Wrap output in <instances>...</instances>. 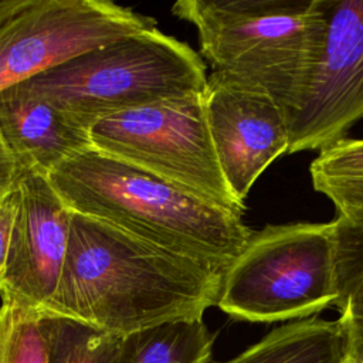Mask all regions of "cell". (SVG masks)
Here are the masks:
<instances>
[{"label": "cell", "mask_w": 363, "mask_h": 363, "mask_svg": "<svg viewBox=\"0 0 363 363\" xmlns=\"http://www.w3.org/2000/svg\"><path fill=\"white\" fill-rule=\"evenodd\" d=\"M0 139L20 172L44 176L94 147L91 129L16 86L0 92Z\"/></svg>", "instance_id": "8fae6325"}, {"label": "cell", "mask_w": 363, "mask_h": 363, "mask_svg": "<svg viewBox=\"0 0 363 363\" xmlns=\"http://www.w3.org/2000/svg\"><path fill=\"white\" fill-rule=\"evenodd\" d=\"M333 225L336 277L342 296L353 281L363 277V218L345 220L336 217Z\"/></svg>", "instance_id": "e0dca14e"}, {"label": "cell", "mask_w": 363, "mask_h": 363, "mask_svg": "<svg viewBox=\"0 0 363 363\" xmlns=\"http://www.w3.org/2000/svg\"><path fill=\"white\" fill-rule=\"evenodd\" d=\"M335 225L289 223L254 231L223 271L217 306L237 320L306 319L337 303Z\"/></svg>", "instance_id": "5b68a950"}, {"label": "cell", "mask_w": 363, "mask_h": 363, "mask_svg": "<svg viewBox=\"0 0 363 363\" xmlns=\"http://www.w3.org/2000/svg\"><path fill=\"white\" fill-rule=\"evenodd\" d=\"M363 119V0H328L320 54L286 115V153L322 150Z\"/></svg>", "instance_id": "ba28073f"}, {"label": "cell", "mask_w": 363, "mask_h": 363, "mask_svg": "<svg viewBox=\"0 0 363 363\" xmlns=\"http://www.w3.org/2000/svg\"><path fill=\"white\" fill-rule=\"evenodd\" d=\"M20 176V170L0 139V197L11 190Z\"/></svg>", "instance_id": "ffe728a7"}, {"label": "cell", "mask_w": 363, "mask_h": 363, "mask_svg": "<svg viewBox=\"0 0 363 363\" xmlns=\"http://www.w3.org/2000/svg\"><path fill=\"white\" fill-rule=\"evenodd\" d=\"M213 339L203 318L163 322L121 336L111 363H208Z\"/></svg>", "instance_id": "4fadbf2b"}, {"label": "cell", "mask_w": 363, "mask_h": 363, "mask_svg": "<svg viewBox=\"0 0 363 363\" xmlns=\"http://www.w3.org/2000/svg\"><path fill=\"white\" fill-rule=\"evenodd\" d=\"M221 275L71 211L62 272L41 311L123 336L163 322L203 318L217 303Z\"/></svg>", "instance_id": "6da1fadb"}, {"label": "cell", "mask_w": 363, "mask_h": 363, "mask_svg": "<svg viewBox=\"0 0 363 363\" xmlns=\"http://www.w3.org/2000/svg\"><path fill=\"white\" fill-rule=\"evenodd\" d=\"M16 189L17 211L0 298L1 302L41 311L62 272L71 210L44 174L20 172Z\"/></svg>", "instance_id": "30bf717a"}, {"label": "cell", "mask_w": 363, "mask_h": 363, "mask_svg": "<svg viewBox=\"0 0 363 363\" xmlns=\"http://www.w3.org/2000/svg\"><path fill=\"white\" fill-rule=\"evenodd\" d=\"M17 189L16 184L11 190L0 197V285L3 281L4 269H6V259L14 224V217L17 211Z\"/></svg>", "instance_id": "d6986e66"}, {"label": "cell", "mask_w": 363, "mask_h": 363, "mask_svg": "<svg viewBox=\"0 0 363 363\" xmlns=\"http://www.w3.org/2000/svg\"><path fill=\"white\" fill-rule=\"evenodd\" d=\"M309 172L313 189L335 204L337 217L363 218V139L345 138L322 149Z\"/></svg>", "instance_id": "5bb4252c"}, {"label": "cell", "mask_w": 363, "mask_h": 363, "mask_svg": "<svg viewBox=\"0 0 363 363\" xmlns=\"http://www.w3.org/2000/svg\"><path fill=\"white\" fill-rule=\"evenodd\" d=\"M58 315L0 305V363H54Z\"/></svg>", "instance_id": "9a60e30c"}, {"label": "cell", "mask_w": 363, "mask_h": 363, "mask_svg": "<svg viewBox=\"0 0 363 363\" xmlns=\"http://www.w3.org/2000/svg\"><path fill=\"white\" fill-rule=\"evenodd\" d=\"M345 352L346 339L339 319L306 318L272 329L221 363H342Z\"/></svg>", "instance_id": "7c38bea8"}, {"label": "cell", "mask_w": 363, "mask_h": 363, "mask_svg": "<svg viewBox=\"0 0 363 363\" xmlns=\"http://www.w3.org/2000/svg\"><path fill=\"white\" fill-rule=\"evenodd\" d=\"M204 108L223 177L234 199L245 206L261 173L288 150L285 112L265 92L221 72L207 77Z\"/></svg>", "instance_id": "9c48e42d"}, {"label": "cell", "mask_w": 363, "mask_h": 363, "mask_svg": "<svg viewBox=\"0 0 363 363\" xmlns=\"http://www.w3.org/2000/svg\"><path fill=\"white\" fill-rule=\"evenodd\" d=\"M16 88L91 129L122 111L203 95L207 74L189 44L153 27L82 52Z\"/></svg>", "instance_id": "277c9868"}, {"label": "cell", "mask_w": 363, "mask_h": 363, "mask_svg": "<svg viewBox=\"0 0 363 363\" xmlns=\"http://www.w3.org/2000/svg\"><path fill=\"white\" fill-rule=\"evenodd\" d=\"M47 177L72 213L220 271L254 233L242 216L94 147Z\"/></svg>", "instance_id": "7a4b0ae2"}, {"label": "cell", "mask_w": 363, "mask_h": 363, "mask_svg": "<svg viewBox=\"0 0 363 363\" xmlns=\"http://www.w3.org/2000/svg\"><path fill=\"white\" fill-rule=\"evenodd\" d=\"M336 306L346 339L345 354L363 360V277L346 288Z\"/></svg>", "instance_id": "ac0fdd59"}, {"label": "cell", "mask_w": 363, "mask_h": 363, "mask_svg": "<svg viewBox=\"0 0 363 363\" xmlns=\"http://www.w3.org/2000/svg\"><path fill=\"white\" fill-rule=\"evenodd\" d=\"M328 0H180L201 55L221 72L269 95L285 112L299 104L318 62Z\"/></svg>", "instance_id": "3957f363"}, {"label": "cell", "mask_w": 363, "mask_h": 363, "mask_svg": "<svg viewBox=\"0 0 363 363\" xmlns=\"http://www.w3.org/2000/svg\"><path fill=\"white\" fill-rule=\"evenodd\" d=\"M94 149L167 179L242 216L208 133L204 94L156 102L106 116L91 128Z\"/></svg>", "instance_id": "8992f818"}, {"label": "cell", "mask_w": 363, "mask_h": 363, "mask_svg": "<svg viewBox=\"0 0 363 363\" xmlns=\"http://www.w3.org/2000/svg\"><path fill=\"white\" fill-rule=\"evenodd\" d=\"M28 0H0V23L26 6Z\"/></svg>", "instance_id": "44dd1931"}, {"label": "cell", "mask_w": 363, "mask_h": 363, "mask_svg": "<svg viewBox=\"0 0 363 363\" xmlns=\"http://www.w3.org/2000/svg\"><path fill=\"white\" fill-rule=\"evenodd\" d=\"M342 363H363V360L360 359H352V357H343V362Z\"/></svg>", "instance_id": "7402d4cb"}, {"label": "cell", "mask_w": 363, "mask_h": 363, "mask_svg": "<svg viewBox=\"0 0 363 363\" xmlns=\"http://www.w3.org/2000/svg\"><path fill=\"white\" fill-rule=\"evenodd\" d=\"M153 27L155 18L108 0H28L0 23V92Z\"/></svg>", "instance_id": "52a82bcc"}, {"label": "cell", "mask_w": 363, "mask_h": 363, "mask_svg": "<svg viewBox=\"0 0 363 363\" xmlns=\"http://www.w3.org/2000/svg\"><path fill=\"white\" fill-rule=\"evenodd\" d=\"M121 336L58 316L54 363H111Z\"/></svg>", "instance_id": "2e32d148"}]
</instances>
